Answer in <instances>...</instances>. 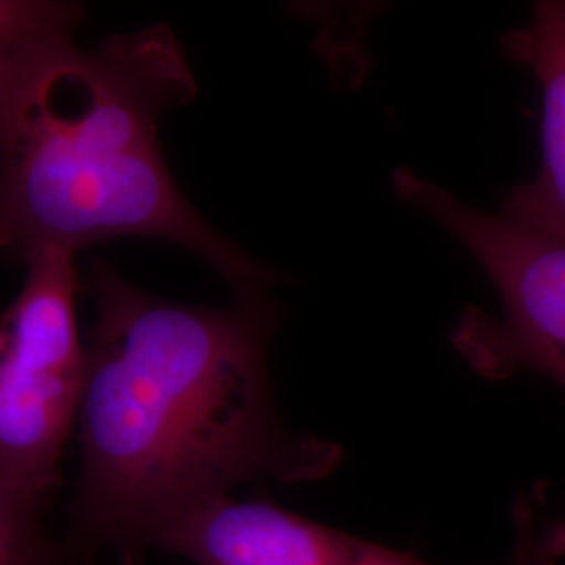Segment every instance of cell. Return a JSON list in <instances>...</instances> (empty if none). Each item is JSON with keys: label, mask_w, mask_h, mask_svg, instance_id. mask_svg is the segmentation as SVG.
I'll use <instances>...</instances> for the list:
<instances>
[{"label": "cell", "mask_w": 565, "mask_h": 565, "mask_svg": "<svg viewBox=\"0 0 565 565\" xmlns=\"http://www.w3.org/2000/svg\"><path fill=\"white\" fill-rule=\"evenodd\" d=\"M503 49L534 74L543 97L541 168L509 191L505 216L565 242V0L536 2L527 23L503 36Z\"/></svg>", "instance_id": "obj_6"}, {"label": "cell", "mask_w": 565, "mask_h": 565, "mask_svg": "<svg viewBox=\"0 0 565 565\" xmlns=\"http://www.w3.org/2000/svg\"><path fill=\"white\" fill-rule=\"evenodd\" d=\"M507 565H559L565 513L543 494L520 499ZM156 551L195 565H438L413 551L319 524L266 499L226 494L191 509L163 530Z\"/></svg>", "instance_id": "obj_5"}, {"label": "cell", "mask_w": 565, "mask_h": 565, "mask_svg": "<svg viewBox=\"0 0 565 565\" xmlns=\"http://www.w3.org/2000/svg\"><path fill=\"white\" fill-rule=\"evenodd\" d=\"M0 249H4V243H2V235H0Z\"/></svg>", "instance_id": "obj_9"}, {"label": "cell", "mask_w": 565, "mask_h": 565, "mask_svg": "<svg viewBox=\"0 0 565 565\" xmlns=\"http://www.w3.org/2000/svg\"><path fill=\"white\" fill-rule=\"evenodd\" d=\"M198 82L170 25L82 49L65 42L0 93V235L21 260L120 237L177 243L235 294L282 277L228 242L186 202L160 145V120Z\"/></svg>", "instance_id": "obj_2"}, {"label": "cell", "mask_w": 565, "mask_h": 565, "mask_svg": "<svg viewBox=\"0 0 565 565\" xmlns=\"http://www.w3.org/2000/svg\"><path fill=\"white\" fill-rule=\"evenodd\" d=\"M84 9L55 0H0V93L51 49L76 41Z\"/></svg>", "instance_id": "obj_7"}, {"label": "cell", "mask_w": 565, "mask_h": 565, "mask_svg": "<svg viewBox=\"0 0 565 565\" xmlns=\"http://www.w3.org/2000/svg\"><path fill=\"white\" fill-rule=\"evenodd\" d=\"M392 182L401 200L463 243L501 298V315L465 310L452 331L455 350L486 380L536 371L565 390V242L469 207L408 168Z\"/></svg>", "instance_id": "obj_4"}, {"label": "cell", "mask_w": 565, "mask_h": 565, "mask_svg": "<svg viewBox=\"0 0 565 565\" xmlns=\"http://www.w3.org/2000/svg\"><path fill=\"white\" fill-rule=\"evenodd\" d=\"M20 294L0 310V486L44 518L61 484L86 382L76 254L46 247L23 258Z\"/></svg>", "instance_id": "obj_3"}, {"label": "cell", "mask_w": 565, "mask_h": 565, "mask_svg": "<svg viewBox=\"0 0 565 565\" xmlns=\"http://www.w3.org/2000/svg\"><path fill=\"white\" fill-rule=\"evenodd\" d=\"M81 463L61 539L70 565H141L168 525L239 486L319 482L342 446L282 424L268 380L279 308L170 302L93 260Z\"/></svg>", "instance_id": "obj_1"}, {"label": "cell", "mask_w": 565, "mask_h": 565, "mask_svg": "<svg viewBox=\"0 0 565 565\" xmlns=\"http://www.w3.org/2000/svg\"><path fill=\"white\" fill-rule=\"evenodd\" d=\"M0 565H70L61 539L44 518L21 507L0 486Z\"/></svg>", "instance_id": "obj_8"}]
</instances>
